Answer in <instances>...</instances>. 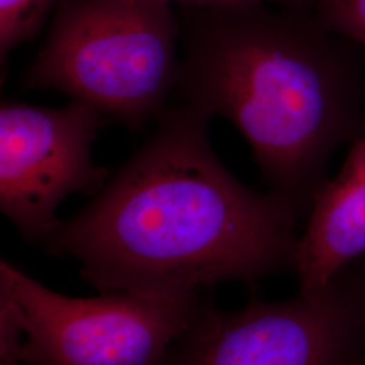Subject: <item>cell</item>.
<instances>
[{"label":"cell","instance_id":"obj_1","mask_svg":"<svg viewBox=\"0 0 365 365\" xmlns=\"http://www.w3.org/2000/svg\"><path fill=\"white\" fill-rule=\"evenodd\" d=\"M210 119L191 106L164 111L144 146L43 247L76 261L102 292L176 297L295 269L297 214L223 167Z\"/></svg>","mask_w":365,"mask_h":365},{"label":"cell","instance_id":"obj_2","mask_svg":"<svg viewBox=\"0 0 365 365\" xmlns=\"http://www.w3.org/2000/svg\"><path fill=\"white\" fill-rule=\"evenodd\" d=\"M182 105L229 119L269 191L310 214L342 145L365 137V58L309 10L262 3L184 11Z\"/></svg>","mask_w":365,"mask_h":365},{"label":"cell","instance_id":"obj_3","mask_svg":"<svg viewBox=\"0 0 365 365\" xmlns=\"http://www.w3.org/2000/svg\"><path fill=\"white\" fill-rule=\"evenodd\" d=\"M180 26L165 0H61L25 90H58L131 131L165 111Z\"/></svg>","mask_w":365,"mask_h":365},{"label":"cell","instance_id":"obj_4","mask_svg":"<svg viewBox=\"0 0 365 365\" xmlns=\"http://www.w3.org/2000/svg\"><path fill=\"white\" fill-rule=\"evenodd\" d=\"M365 356V260L327 287L221 313L203 306L163 365H354Z\"/></svg>","mask_w":365,"mask_h":365},{"label":"cell","instance_id":"obj_5","mask_svg":"<svg viewBox=\"0 0 365 365\" xmlns=\"http://www.w3.org/2000/svg\"><path fill=\"white\" fill-rule=\"evenodd\" d=\"M0 268L24 314V363L30 365H163L205 306L199 292L69 298L9 261Z\"/></svg>","mask_w":365,"mask_h":365},{"label":"cell","instance_id":"obj_6","mask_svg":"<svg viewBox=\"0 0 365 365\" xmlns=\"http://www.w3.org/2000/svg\"><path fill=\"white\" fill-rule=\"evenodd\" d=\"M106 115L72 101L63 108L3 102L0 108V209L30 242L60 225V205L72 194L101 191L110 170L92 158Z\"/></svg>","mask_w":365,"mask_h":365},{"label":"cell","instance_id":"obj_7","mask_svg":"<svg viewBox=\"0 0 365 365\" xmlns=\"http://www.w3.org/2000/svg\"><path fill=\"white\" fill-rule=\"evenodd\" d=\"M365 257V137L351 144L344 165L314 197L299 237L295 272L299 291L315 292Z\"/></svg>","mask_w":365,"mask_h":365},{"label":"cell","instance_id":"obj_8","mask_svg":"<svg viewBox=\"0 0 365 365\" xmlns=\"http://www.w3.org/2000/svg\"><path fill=\"white\" fill-rule=\"evenodd\" d=\"M61 0H0L1 61L15 46L37 36Z\"/></svg>","mask_w":365,"mask_h":365},{"label":"cell","instance_id":"obj_9","mask_svg":"<svg viewBox=\"0 0 365 365\" xmlns=\"http://www.w3.org/2000/svg\"><path fill=\"white\" fill-rule=\"evenodd\" d=\"M25 322L9 274L0 268V365L24 361Z\"/></svg>","mask_w":365,"mask_h":365},{"label":"cell","instance_id":"obj_10","mask_svg":"<svg viewBox=\"0 0 365 365\" xmlns=\"http://www.w3.org/2000/svg\"><path fill=\"white\" fill-rule=\"evenodd\" d=\"M314 15L327 30L365 49V0H315Z\"/></svg>","mask_w":365,"mask_h":365},{"label":"cell","instance_id":"obj_11","mask_svg":"<svg viewBox=\"0 0 365 365\" xmlns=\"http://www.w3.org/2000/svg\"><path fill=\"white\" fill-rule=\"evenodd\" d=\"M165 1H179L185 6L194 7H222V6H238V4H253V3H277L286 9L295 10H309L314 7L315 0H165Z\"/></svg>","mask_w":365,"mask_h":365},{"label":"cell","instance_id":"obj_12","mask_svg":"<svg viewBox=\"0 0 365 365\" xmlns=\"http://www.w3.org/2000/svg\"><path fill=\"white\" fill-rule=\"evenodd\" d=\"M354 365H365V356H363V357H361V359H360V360H359V361H357Z\"/></svg>","mask_w":365,"mask_h":365}]
</instances>
